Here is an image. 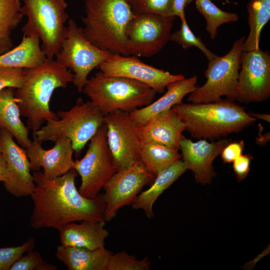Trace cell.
Wrapping results in <instances>:
<instances>
[{"instance_id":"obj_1","label":"cell","mask_w":270,"mask_h":270,"mask_svg":"<svg viewBox=\"0 0 270 270\" xmlns=\"http://www.w3.org/2000/svg\"><path fill=\"white\" fill-rule=\"evenodd\" d=\"M32 174L34 188L30 196L34 205L30 224L33 228L60 230L72 222L106 221L102 194L93 198L83 196L76 187L78 173L74 168L56 178L40 170Z\"/></svg>"},{"instance_id":"obj_2","label":"cell","mask_w":270,"mask_h":270,"mask_svg":"<svg viewBox=\"0 0 270 270\" xmlns=\"http://www.w3.org/2000/svg\"><path fill=\"white\" fill-rule=\"evenodd\" d=\"M24 82L15 90L20 115L27 119V127L34 134L42 124L58 116L50 108L55 90L72 82L73 74L56 60L46 58L40 66L24 68Z\"/></svg>"},{"instance_id":"obj_3","label":"cell","mask_w":270,"mask_h":270,"mask_svg":"<svg viewBox=\"0 0 270 270\" xmlns=\"http://www.w3.org/2000/svg\"><path fill=\"white\" fill-rule=\"evenodd\" d=\"M235 102L226 98L208 103H182L172 108L192 137L213 140L240 132L256 120Z\"/></svg>"},{"instance_id":"obj_4","label":"cell","mask_w":270,"mask_h":270,"mask_svg":"<svg viewBox=\"0 0 270 270\" xmlns=\"http://www.w3.org/2000/svg\"><path fill=\"white\" fill-rule=\"evenodd\" d=\"M82 18L86 38L98 48L126 56L127 26L134 16L126 0H86Z\"/></svg>"},{"instance_id":"obj_5","label":"cell","mask_w":270,"mask_h":270,"mask_svg":"<svg viewBox=\"0 0 270 270\" xmlns=\"http://www.w3.org/2000/svg\"><path fill=\"white\" fill-rule=\"evenodd\" d=\"M82 92L104 116L116 110L128 113L152 103L157 93L129 78L109 76L99 71L88 78Z\"/></svg>"},{"instance_id":"obj_6","label":"cell","mask_w":270,"mask_h":270,"mask_svg":"<svg viewBox=\"0 0 270 270\" xmlns=\"http://www.w3.org/2000/svg\"><path fill=\"white\" fill-rule=\"evenodd\" d=\"M56 114L58 119L46 121L33 136L42 143L68 138L76 156L104 124V116L100 110L91 101L85 102L81 98L70 108Z\"/></svg>"},{"instance_id":"obj_7","label":"cell","mask_w":270,"mask_h":270,"mask_svg":"<svg viewBox=\"0 0 270 270\" xmlns=\"http://www.w3.org/2000/svg\"><path fill=\"white\" fill-rule=\"evenodd\" d=\"M22 12L27 17L22 28L23 36H36L42 42L46 57L53 59L67 35L65 24L69 16L65 0H21Z\"/></svg>"},{"instance_id":"obj_8","label":"cell","mask_w":270,"mask_h":270,"mask_svg":"<svg viewBox=\"0 0 270 270\" xmlns=\"http://www.w3.org/2000/svg\"><path fill=\"white\" fill-rule=\"evenodd\" d=\"M246 40L242 36L236 40L226 55L208 60L204 72L205 84L188 94L187 101L192 104L217 102L222 96L235 100L237 94L240 58Z\"/></svg>"},{"instance_id":"obj_9","label":"cell","mask_w":270,"mask_h":270,"mask_svg":"<svg viewBox=\"0 0 270 270\" xmlns=\"http://www.w3.org/2000/svg\"><path fill=\"white\" fill-rule=\"evenodd\" d=\"M66 37L58 52L56 61L70 70L74 74L72 83L79 92L87 82L90 72L114 55L93 44L86 38L83 28L72 19L68 21Z\"/></svg>"},{"instance_id":"obj_10","label":"cell","mask_w":270,"mask_h":270,"mask_svg":"<svg viewBox=\"0 0 270 270\" xmlns=\"http://www.w3.org/2000/svg\"><path fill=\"white\" fill-rule=\"evenodd\" d=\"M73 168L81 178L78 191L90 198L98 196L118 171L108 145L104 124L90 140L84 156L74 161Z\"/></svg>"},{"instance_id":"obj_11","label":"cell","mask_w":270,"mask_h":270,"mask_svg":"<svg viewBox=\"0 0 270 270\" xmlns=\"http://www.w3.org/2000/svg\"><path fill=\"white\" fill-rule=\"evenodd\" d=\"M176 17L153 13L134 14L126 32V56L150 58L166 45Z\"/></svg>"},{"instance_id":"obj_12","label":"cell","mask_w":270,"mask_h":270,"mask_svg":"<svg viewBox=\"0 0 270 270\" xmlns=\"http://www.w3.org/2000/svg\"><path fill=\"white\" fill-rule=\"evenodd\" d=\"M108 145L118 170L140 160L141 140L138 127L129 113L114 111L104 116Z\"/></svg>"},{"instance_id":"obj_13","label":"cell","mask_w":270,"mask_h":270,"mask_svg":"<svg viewBox=\"0 0 270 270\" xmlns=\"http://www.w3.org/2000/svg\"><path fill=\"white\" fill-rule=\"evenodd\" d=\"M155 176L140 160L116 172L103 188L106 222L114 218L122 207L132 204L142 188L152 184Z\"/></svg>"},{"instance_id":"obj_14","label":"cell","mask_w":270,"mask_h":270,"mask_svg":"<svg viewBox=\"0 0 270 270\" xmlns=\"http://www.w3.org/2000/svg\"><path fill=\"white\" fill-rule=\"evenodd\" d=\"M270 96V54L260 48L242 51L235 101L249 104Z\"/></svg>"},{"instance_id":"obj_15","label":"cell","mask_w":270,"mask_h":270,"mask_svg":"<svg viewBox=\"0 0 270 270\" xmlns=\"http://www.w3.org/2000/svg\"><path fill=\"white\" fill-rule=\"evenodd\" d=\"M100 70L109 76H122L142 82L156 92L163 93L171 82L185 78L182 74H172L146 64L134 56L114 54L110 60L102 62Z\"/></svg>"},{"instance_id":"obj_16","label":"cell","mask_w":270,"mask_h":270,"mask_svg":"<svg viewBox=\"0 0 270 270\" xmlns=\"http://www.w3.org/2000/svg\"><path fill=\"white\" fill-rule=\"evenodd\" d=\"M0 150L6 158L8 172V179L4 182L6 190L18 198L30 196L34 182L26 150L2 128H0Z\"/></svg>"},{"instance_id":"obj_17","label":"cell","mask_w":270,"mask_h":270,"mask_svg":"<svg viewBox=\"0 0 270 270\" xmlns=\"http://www.w3.org/2000/svg\"><path fill=\"white\" fill-rule=\"evenodd\" d=\"M50 149H44L35 136L26 151L29 159L30 168L38 171L43 168L44 174L50 178L62 176L73 168L74 150L70 140L62 137L54 142Z\"/></svg>"},{"instance_id":"obj_18","label":"cell","mask_w":270,"mask_h":270,"mask_svg":"<svg viewBox=\"0 0 270 270\" xmlns=\"http://www.w3.org/2000/svg\"><path fill=\"white\" fill-rule=\"evenodd\" d=\"M229 142L226 138L212 142L200 139L194 142L184 136L182 138L179 149L182 152V160L187 169L194 173L196 182L202 184L211 182L216 174L212 162Z\"/></svg>"},{"instance_id":"obj_19","label":"cell","mask_w":270,"mask_h":270,"mask_svg":"<svg viewBox=\"0 0 270 270\" xmlns=\"http://www.w3.org/2000/svg\"><path fill=\"white\" fill-rule=\"evenodd\" d=\"M197 81V76H194L170 83L163 96L148 105L130 112V117L138 127L144 125L174 106L182 104L184 97L196 89Z\"/></svg>"},{"instance_id":"obj_20","label":"cell","mask_w":270,"mask_h":270,"mask_svg":"<svg viewBox=\"0 0 270 270\" xmlns=\"http://www.w3.org/2000/svg\"><path fill=\"white\" fill-rule=\"evenodd\" d=\"M138 130L141 141L159 144L178 150L185 125L170 108L138 127Z\"/></svg>"},{"instance_id":"obj_21","label":"cell","mask_w":270,"mask_h":270,"mask_svg":"<svg viewBox=\"0 0 270 270\" xmlns=\"http://www.w3.org/2000/svg\"><path fill=\"white\" fill-rule=\"evenodd\" d=\"M106 221L88 220L72 222L58 230L61 244L94 250L104 247L109 235Z\"/></svg>"},{"instance_id":"obj_22","label":"cell","mask_w":270,"mask_h":270,"mask_svg":"<svg viewBox=\"0 0 270 270\" xmlns=\"http://www.w3.org/2000/svg\"><path fill=\"white\" fill-rule=\"evenodd\" d=\"M112 254L105 247L91 250L60 244L55 255L68 270H106Z\"/></svg>"},{"instance_id":"obj_23","label":"cell","mask_w":270,"mask_h":270,"mask_svg":"<svg viewBox=\"0 0 270 270\" xmlns=\"http://www.w3.org/2000/svg\"><path fill=\"white\" fill-rule=\"evenodd\" d=\"M188 170L180 159L163 170L155 176L150 186L140 192L132 204L136 210H142L150 219L154 216L152 206L157 198L178 178Z\"/></svg>"},{"instance_id":"obj_24","label":"cell","mask_w":270,"mask_h":270,"mask_svg":"<svg viewBox=\"0 0 270 270\" xmlns=\"http://www.w3.org/2000/svg\"><path fill=\"white\" fill-rule=\"evenodd\" d=\"M15 90L6 88L0 92V128L8 132L16 142L26 149L32 140L28 136L29 129L20 118Z\"/></svg>"},{"instance_id":"obj_25","label":"cell","mask_w":270,"mask_h":270,"mask_svg":"<svg viewBox=\"0 0 270 270\" xmlns=\"http://www.w3.org/2000/svg\"><path fill=\"white\" fill-rule=\"evenodd\" d=\"M36 36H23L20 42L0 55V67L34 68L40 66L46 58Z\"/></svg>"},{"instance_id":"obj_26","label":"cell","mask_w":270,"mask_h":270,"mask_svg":"<svg viewBox=\"0 0 270 270\" xmlns=\"http://www.w3.org/2000/svg\"><path fill=\"white\" fill-rule=\"evenodd\" d=\"M180 158L178 150L159 144L141 141L140 160L154 176Z\"/></svg>"},{"instance_id":"obj_27","label":"cell","mask_w":270,"mask_h":270,"mask_svg":"<svg viewBox=\"0 0 270 270\" xmlns=\"http://www.w3.org/2000/svg\"><path fill=\"white\" fill-rule=\"evenodd\" d=\"M246 7L250 30L244 42V52L260 48L262 30L270 19V0H250Z\"/></svg>"},{"instance_id":"obj_28","label":"cell","mask_w":270,"mask_h":270,"mask_svg":"<svg viewBox=\"0 0 270 270\" xmlns=\"http://www.w3.org/2000/svg\"><path fill=\"white\" fill-rule=\"evenodd\" d=\"M21 0H0V55L14 48L12 32L21 22Z\"/></svg>"},{"instance_id":"obj_29","label":"cell","mask_w":270,"mask_h":270,"mask_svg":"<svg viewBox=\"0 0 270 270\" xmlns=\"http://www.w3.org/2000/svg\"><path fill=\"white\" fill-rule=\"evenodd\" d=\"M195 5L197 10L206 19V29L212 40L216 38L220 26L236 22L239 18L237 14L221 10L212 0H195Z\"/></svg>"},{"instance_id":"obj_30","label":"cell","mask_w":270,"mask_h":270,"mask_svg":"<svg viewBox=\"0 0 270 270\" xmlns=\"http://www.w3.org/2000/svg\"><path fill=\"white\" fill-rule=\"evenodd\" d=\"M181 22L180 29L171 33L170 40L180 45L184 50L192 46L198 48L208 60L218 56L206 47L200 38L195 36L190 29L186 20H181Z\"/></svg>"},{"instance_id":"obj_31","label":"cell","mask_w":270,"mask_h":270,"mask_svg":"<svg viewBox=\"0 0 270 270\" xmlns=\"http://www.w3.org/2000/svg\"><path fill=\"white\" fill-rule=\"evenodd\" d=\"M150 268V262L147 257L139 260L122 250L111 254L106 270H148Z\"/></svg>"},{"instance_id":"obj_32","label":"cell","mask_w":270,"mask_h":270,"mask_svg":"<svg viewBox=\"0 0 270 270\" xmlns=\"http://www.w3.org/2000/svg\"><path fill=\"white\" fill-rule=\"evenodd\" d=\"M126 0L134 14L149 12L164 16H172V0Z\"/></svg>"},{"instance_id":"obj_33","label":"cell","mask_w":270,"mask_h":270,"mask_svg":"<svg viewBox=\"0 0 270 270\" xmlns=\"http://www.w3.org/2000/svg\"><path fill=\"white\" fill-rule=\"evenodd\" d=\"M54 264L45 261L40 254L33 250L22 255L11 266L10 270H56Z\"/></svg>"},{"instance_id":"obj_34","label":"cell","mask_w":270,"mask_h":270,"mask_svg":"<svg viewBox=\"0 0 270 270\" xmlns=\"http://www.w3.org/2000/svg\"><path fill=\"white\" fill-rule=\"evenodd\" d=\"M35 240L30 238L21 245L0 248V270H10L14 262L22 255L33 250Z\"/></svg>"},{"instance_id":"obj_35","label":"cell","mask_w":270,"mask_h":270,"mask_svg":"<svg viewBox=\"0 0 270 270\" xmlns=\"http://www.w3.org/2000/svg\"><path fill=\"white\" fill-rule=\"evenodd\" d=\"M24 82V68L0 67V92L6 88H20Z\"/></svg>"},{"instance_id":"obj_36","label":"cell","mask_w":270,"mask_h":270,"mask_svg":"<svg viewBox=\"0 0 270 270\" xmlns=\"http://www.w3.org/2000/svg\"><path fill=\"white\" fill-rule=\"evenodd\" d=\"M243 140L229 142L221 152L222 160L224 163L233 162L242 154L244 149Z\"/></svg>"},{"instance_id":"obj_37","label":"cell","mask_w":270,"mask_h":270,"mask_svg":"<svg viewBox=\"0 0 270 270\" xmlns=\"http://www.w3.org/2000/svg\"><path fill=\"white\" fill-rule=\"evenodd\" d=\"M252 158L250 154H242L233 162V168L238 181L244 180L247 176Z\"/></svg>"},{"instance_id":"obj_38","label":"cell","mask_w":270,"mask_h":270,"mask_svg":"<svg viewBox=\"0 0 270 270\" xmlns=\"http://www.w3.org/2000/svg\"><path fill=\"white\" fill-rule=\"evenodd\" d=\"M193 0H172V15L178 17L181 20H185V8Z\"/></svg>"},{"instance_id":"obj_39","label":"cell","mask_w":270,"mask_h":270,"mask_svg":"<svg viewBox=\"0 0 270 270\" xmlns=\"http://www.w3.org/2000/svg\"><path fill=\"white\" fill-rule=\"evenodd\" d=\"M8 178V172L6 158L0 150V182H6Z\"/></svg>"},{"instance_id":"obj_40","label":"cell","mask_w":270,"mask_h":270,"mask_svg":"<svg viewBox=\"0 0 270 270\" xmlns=\"http://www.w3.org/2000/svg\"><path fill=\"white\" fill-rule=\"evenodd\" d=\"M250 115L252 116V117L258 119H261L262 120H264L266 122H270V114H258V113H254L252 112H248Z\"/></svg>"}]
</instances>
